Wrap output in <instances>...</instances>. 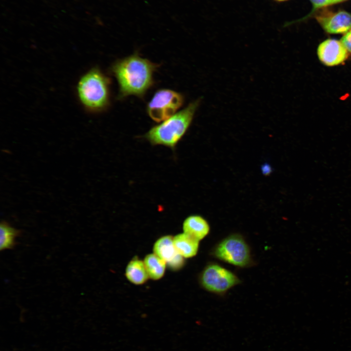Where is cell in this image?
I'll list each match as a JSON object with an SVG mask.
<instances>
[{
  "label": "cell",
  "instance_id": "cell-1",
  "mask_svg": "<svg viewBox=\"0 0 351 351\" xmlns=\"http://www.w3.org/2000/svg\"><path fill=\"white\" fill-rule=\"evenodd\" d=\"M158 67L136 53L117 60L111 70L118 84V98L143 97L153 85V74Z\"/></svg>",
  "mask_w": 351,
  "mask_h": 351
},
{
  "label": "cell",
  "instance_id": "cell-2",
  "mask_svg": "<svg viewBox=\"0 0 351 351\" xmlns=\"http://www.w3.org/2000/svg\"><path fill=\"white\" fill-rule=\"evenodd\" d=\"M200 103V99L190 103L160 124L151 128L144 137L153 145H163L174 150L190 126Z\"/></svg>",
  "mask_w": 351,
  "mask_h": 351
},
{
  "label": "cell",
  "instance_id": "cell-3",
  "mask_svg": "<svg viewBox=\"0 0 351 351\" xmlns=\"http://www.w3.org/2000/svg\"><path fill=\"white\" fill-rule=\"evenodd\" d=\"M110 80L100 70L93 68L79 79L77 92L86 109L94 112L105 110L109 104Z\"/></svg>",
  "mask_w": 351,
  "mask_h": 351
},
{
  "label": "cell",
  "instance_id": "cell-4",
  "mask_svg": "<svg viewBox=\"0 0 351 351\" xmlns=\"http://www.w3.org/2000/svg\"><path fill=\"white\" fill-rule=\"evenodd\" d=\"M216 258L240 268L249 266L253 262L250 247L239 234L229 235L219 241L212 251Z\"/></svg>",
  "mask_w": 351,
  "mask_h": 351
},
{
  "label": "cell",
  "instance_id": "cell-5",
  "mask_svg": "<svg viewBox=\"0 0 351 351\" xmlns=\"http://www.w3.org/2000/svg\"><path fill=\"white\" fill-rule=\"evenodd\" d=\"M199 282L206 291L222 295L240 283L238 276L232 271L216 263H210L199 275Z\"/></svg>",
  "mask_w": 351,
  "mask_h": 351
},
{
  "label": "cell",
  "instance_id": "cell-6",
  "mask_svg": "<svg viewBox=\"0 0 351 351\" xmlns=\"http://www.w3.org/2000/svg\"><path fill=\"white\" fill-rule=\"evenodd\" d=\"M183 102L182 94L170 89H160L148 103L147 112L154 121H163L176 114Z\"/></svg>",
  "mask_w": 351,
  "mask_h": 351
},
{
  "label": "cell",
  "instance_id": "cell-7",
  "mask_svg": "<svg viewBox=\"0 0 351 351\" xmlns=\"http://www.w3.org/2000/svg\"><path fill=\"white\" fill-rule=\"evenodd\" d=\"M317 55L320 61L328 67L342 64L350 57V53L341 41L333 39L321 42L317 49Z\"/></svg>",
  "mask_w": 351,
  "mask_h": 351
},
{
  "label": "cell",
  "instance_id": "cell-8",
  "mask_svg": "<svg viewBox=\"0 0 351 351\" xmlns=\"http://www.w3.org/2000/svg\"><path fill=\"white\" fill-rule=\"evenodd\" d=\"M315 18L329 34H345L351 30V14L345 11H323L316 15Z\"/></svg>",
  "mask_w": 351,
  "mask_h": 351
},
{
  "label": "cell",
  "instance_id": "cell-9",
  "mask_svg": "<svg viewBox=\"0 0 351 351\" xmlns=\"http://www.w3.org/2000/svg\"><path fill=\"white\" fill-rule=\"evenodd\" d=\"M153 251L173 271L182 269L185 264V258L177 252L173 237L170 235L162 236L157 239L154 245Z\"/></svg>",
  "mask_w": 351,
  "mask_h": 351
},
{
  "label": "cell",
  "instance_id": "cell-10",
  "mask_svg": "<svg viewBox=\"0 0 351 351\" xmlns=\"http://www.w3.org/2000/svg\"><path fill=\"white\" fill-rule=\"evenodd\" d=\"M183 233L200 241L210 233V226L206 219L200 215L188 216L183 223Z\"/></svg>",
  "mask_w": 351,
  "mask_h": 351
},
{
  "label": "cell",
  "instance_id": "cell-11",
  "mask_svg": "<svg viewBox=\"0 0 351 351\" xmlns=\"http://www.w3.org/2000/svg\"><path fill=\"white\" fill-rule=\"evenodd\" d=\"M173 240L177 252L184 258H192L197 254L199 241L184 233L175 235Z\"/></svg>",
  "mask_w": 351,
  "mask_h": 351
},
{
  "label": "cell",
  "instance_id": "cell-12",
  "mask_svg": "<svg viewBox=\"0 0 351 351\" xmlns=\"http://www.w3.org/2000/svg\"><path fill=\"white\" fill-rule=\"evenodd\" d=\"M125 275L130 282L137 285L143 284L149 278L144 262L136 257L128 263Z\"/></svg>",
  "mask_w": 351,
  "mask_h": 351
},
{
  "label": "cell",
  "instance_id": "cell-13",
  "mask_svg": "<svg viewBox=\"0 0 351 351\" xmlns=\"http://www.w3.org/2000/svg\"><path fill=\"white\" fill-rule=\"evenodd\" d=\"M143 262L149 277L157 280L164 276L167 264L156 254H148L145 256Z\"/></svg>",
  "mask_w": 351,
  "mask_h": 351
},
{
  "label": "cell",
  "instance_id": "cell-14",
  "mask_svg": "<svg viewBox=\"0 0 351 351\" xmlns=\"http://www.w3.org/2000/svg\"><path fill=\"white\" fill-rule=\"evenodd\" d=\"M20 231L11 226L7 222L2 221L0 225V250L13 249L16 245V239Z\"/></svg>",
  "mask_w": 351,
  "mask_h": 351
},
{
  "label": "cell",
  "instance_id": "cell-15",
  "mask_svg": "<svg viewBox=\"0 0 351 351\" xmlns=\"http://www.w3.org/2000/svg\"><path fill=\"white\" fill-rule=\"evenodd\" d=\"M316 10L335 4L334 0H310Z\"/></svg>",
  "mask_w": 351,
  "mask_h": 351
},
{
  "label": "cell",
  "instance_id": "cell-16",
  "mask_svg": "<svg viewBox=\"0 0 351 351\" xmlns=\"http://www.w3.org/2000/svg\"><path fill=\"white\" fill-rule=\"evenodd\" d=\"M340 41L347 51L351 53V30L344 34Z\"/></svg>",
  "mask_w": 351,
  "mask_h": 351
},
{
  "label": "cell",
  "instance_id": "cell-17",
  "mask_svg": "<svg viewBox=\"0 0 351 351\" xmlns=\"http://www.w3.org/2000/svg\"><path fill=\"white\" fill-rule=\"evenodd\" d=\"M262 172L264 175L267 176L270 174L272 172V168L270 165L265 164L262 166Z\"/></svg>",
  "mask_w": 351,
  "mask_h": 351
},
{
  "label": "cell",
  "instance_id": "cell-18",
  "mask_svg": "<svg viewBox=\"0 0 351 351\" xmlns=\"http://www.w3.org/2000/svg\"><path fill=\"white\" fill-rule=\"evenodd\" d=\"M345 0H334L335 4L342 2Z\"/></svg>",
  "mask_w": 351,
  "mask_h": 351
},
{
  "label": "cell",
  "instance_id": "cell-19",
  "mask_svg": "<svg viewBox=\"0 0 351 351\" xmlns=\"http://www.w3.org/2000/svg\"><path fill=\"white\" fill-rule=\"evenodd\" d=\"M275 0L278 1H283L287 0Z\"/></svg>",
  "mask_w": 351,
  "mask_h": 351
}]
</instances>
